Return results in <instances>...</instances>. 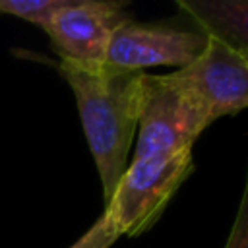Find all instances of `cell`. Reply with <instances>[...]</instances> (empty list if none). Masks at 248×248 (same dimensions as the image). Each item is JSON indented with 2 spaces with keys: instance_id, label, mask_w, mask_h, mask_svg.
I'll list each match as a JSON object with an SVG mask.
<instances>
[{
  "instance_id": "1",
  "label": "cell",
  "mask_w": 248,
  "mask_h": 248,
  "mask_svg": "<svg viewBox=\"0 0 248 248\" xmlns=\"http://www.w3.org/2000/svg\"><path fill=\"white\" fill-rule=\"evenodd\" d=\"M60 74L74 91L107 203L126 170L128 151L140 122L145 74L116 72L105 66L83 68L66 60H60Z\"/></svg>"
},
{
  "instance_id": "2",
  "label": "cell",
  "mask_w": 248,
  "mask_h": 248,
  "mask_svg": "<svg viewBox=\"0 0 248 248\" xmlns=\"http://www.w3.org/2000/svg\"><path fill=\"white\" fill-rule=\"evenodd\" d=\"M209 124L211 118L203 103L176 72L167 76L145 74L134 159L192 149Z\"/></svg>"
},
{
  "instance_id": "3",
  "label": "cell",
  "mask_w": 248,
  "mask_h": 248,
  "mask_svg": "<svg viewBox=\"0 0 248 248\" xmlns=\"http://www.w3.org/2000/svg\"><path fill=\"white\" fill-rule=\"evenodd\" d=\"M192 169V149L134 159L105 203L118 234L138 236L153 227Z\"/></svg>"
},
{
  "instance_id": "4",
  "label": "cell",
  "mask_w": 248,
  "mask_h": 248,
  "mask_svg": "<svg viewBox=\"0 0 248 248\" xmlns=\"http://www.w3.org/2000/svg\"><path fill=\"white\" fill-rule=\"evenodd\" d=\"M176 74L203 103L211 122L248 105V52L217 37L205 35L202 52Z\"/></svg>"
},
{
  "instance_id": "5",
  "label": "cell",
  "mask_w": 248,
  "mask_h": 248,
  "mask_svg": "<svg viewBox=\"0 0 248 248\" xmlns=\"http://www.w3.org/2000/svg\"><path fill=\"white\" fill-rule=\"evenodd\" d=\"M128 19L122 2L70 0L52 16L45 31L60 60L83 68H101L112 33Z\"/></svg>"
},
{
  "instance_id": "6",
  "label": "cell",
  "mask_w": 248,
  "mask_h": 248,
  "mask_svg": "<svg viewBox=\"0 0 248 248\" xmlns=\"http://www.w3.org/2000/svg\"><path fill=\"white\" fill-rule=\"evenodd\" d=\"M205 35L124 21L110 37L105 68L116 72H143L149 66H188L203 48Z\"/></svg>"
},
{
  "instance_id": "7",
  "label": "cell",
  "mask_w": 248,
  "mask_h": 248,
  "mask_svg": "<svg viewBox=\"0 0 248 248\" xmlns=\"http://www.w3.org/2000/svg\"><path fill=\"white\" fill-rule=\"evenodd\" d=\"M178 6L203 27V35L217 37L231 46L248 52V4L244 0H180Z\"/></svg>"
},
{
  "instance_id": "8",
  "label": "cell",
  "mask_w": 248,
  "mask_h": 248,
  "mask_svg": "<svg viewBox=\"0 0 248 248\" xmlns=\"http://www.w3.org/2000/svg\"><path fill=\"white\" fill-rule=\"evenodd\" d=\"M68 4L70 0H0V12L21 17L45 29L52 16Z\"/></svg>"
},
{
  "instance_id": "9",
  "label": "cell",
  "mask_w": 248,
  "mask_h": 248,
  "mask_svg": "<svg viewBox=\"0 0 248 248\" xmlns=\"http://www.w3.org/2000/svg\"><path fill=\"white\" fill-rule=\"evenodd\" d=\"M118 236L120 234H118L114 223L110 221V217L107 213H103L93 223V227L70 248H110Z\"/></svg>"
},
{
  "instance_id": "10",
  "label": "cell",
  "mask_w": 248,
  "mask_h": 248,
  "mask_svg": "<svg viewBox=\"0 0 248 248\" xmlns=\"http://www.w3.org/2000/svg\"><path fill=\"white\" fill-rule=\"evenodd\" d=\"M225 248H248V198H246V190L242 194V200H240V205L236 211V219H234V225L231 229V234H229Z\"/></svg>"
}]
</instances>
